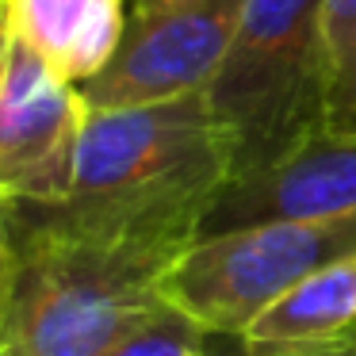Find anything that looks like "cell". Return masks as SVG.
<instances>
[{
  "instance_id": "30bf717a",
  "label": "cell",
  "mask_w": 356,
  "mask_h": 356,
  "mask_svg": "<svg viewBox=\"0 0 356 356\" xmlns=\"http://www.w3.org/2000/svg\"><path fill=\"white\" fill-rule=\"evenodd\" d=\"M322 50L330 96L325 134H356V0H322Z\"/></svg>"
},
{
  "instance_id": "277c9868",
  "label": "cell",
  "mask_w": 356,
  "mask_h": 356,
  "mask_svg": "<svg viewBox=\"0 0 356 356\" xmlns=\"http://www.w3.org/2000/svg\"><path fill=\"white\" fill-rule=\"evenodd\" d=\"M353 253L356 215L276 218L200 234L165 276V299L215 337H245L272 302Z\"/></svg>"
},
{
  "instance_id": "8992f818",
  "label": "cell",
  "mask_w": 356,
  "mask_h": 356,
  "mask_svg": "<svg viewBox=\"0 0 356 356\" xmlns=\"http://www.w3.org/2000/svg\"><path fill=\"white\" fill-rule=\"evenodd\" d=\"M88 104L31 47L4 35L0 62V203L54 207L70 195Z\"/></svg>"
},
{
  "instance_id": "5b68a950",
  "label": "cell",
  "mask_w": 356,
  "mask_h": 356,
  "mask_svg": "<svg viewBox=\"0 0 356 356\" xmlns=\"http://www.w3.org/2000/svg\"><path fill=\"white\" fill-rule=\"evenodd\" d=\"M249 0H177L165 8L127 16V31L108 70L81 96L92 111L165 104L207 92L222 70Z\"/></svg>"
},
{
  "instance_id": "9c48e42d",
  "label": "cell",
  "mask_w": 356,
  "mask_h": 356,
  "mask_svg": "<svg viewBox=\"0 0 356 356\" xmlns=\"http://www.w3.org/2000/svg\"><path fill=\"white\" fill-rule=\"evenodd\" d=\"M356 333V253L325 264L307 276L295 291L272 302L245 330L241 341H276V345H310L341 341Z\"/></svg>"
},
{
  "instance_id": "8fae6325",
  "label": "cell",
  "mask_w": 356,
  "mask_h": 356,
  "mask_svg": "<svg viewBox=\"0 0 356 356\" xmlns=\"http://www.w3.org/2000/svg\"><path fill=\"white\" fill-rule=\"evenodd\" d=\"M104 356H222L215 348V333L203 330L169 299L138 322L127 337H119Z\"/></svg>"
},
{
  "instance_id": "6da1fadb",
  "label": "cell",
  "mask_w": 356,
  "mask_h": 356,
  "mask_svg": "<svg viewBox=\"0 0 356 356\" xmlns=\"http://www.w3.org/2000/svg\"><path fill=\"white\" fill-rule=\"evenodd\" d=\"M230 184L234 142L207 92H192L142 108H88L73 188L42 211L73 230L188 249Z\"/></svg>"
},
{
  "instance_id": "7a4b0ae2",
  "label": "cell",
  "mask_w": 356,
  "mask_h": 356,
  "mask_svg": "<svg viewBox=\"0 0 356 356\" xmlns=\"http://www.w3.org/2000/svg\"><path fill=\"white\" fill-rule=\"evenodd\" d=\"M180 253L0 203V356H104L165 302Z\"/></svg>"
},
{
  "instance_id": "7c38bea8",
  "label": "cell",
  "mask_w": 356,
  "mask_h": 356,
  "mask_svg": "<svg viewBox=\"0 0 356 356\" xmlns=\"http://www.w3.org/2000/svg\"><path fill=\"white\" fill-rule=\"evenodd\" d=\"M222 356H356V337L341 341H310V345H276V341H241Z\"/></svg>"
},
{
  "instance_id": "ba28073f",
  "label": "cell",
  "mask_w": 356,
  "mask_h": 356,
  "mask_svg": "<svg viewBox=\"0 0 356 356\" xmlns=\"http://www.w3.org/2000/svg\"><path fill=\"white\" fill-rule=\"evenodd\" d=\"M123 31L127 0H4V35L77 88L108 70Z\"/></svg>"
},
{
  "instance_id": "4fadbf2b",
  "label": "cell",
  "mask_w": 356,
  "mask_h": 356,
  "mask_svg": "<svg viewBox=\"0 0 356 356\" xmlns=\"http://www.w3.org/2000/svg\"><path fill=\"white\" fill-rule=\"evenodd\" d=\"M165 4H177V0H127V16H142V12L165 8Z\"/></svg>"
},
{
  "instance_id": "52a82bcc",
  "label": "cell",
  "mask_w": 356,
  "mask_h": 356,
  "mask_svg": "<svg viewBox=\"0 0 356 356\" xmlns=\"http://www.w3.org/2000/svg\"><path fill=\"white\" fill-rule=\"evenodd\" d=\"M330 215H356V134H322L276 169L230 184L203 234Z\"/></svg>"
},
{
  "instance_id": "5bb4252c",
  "label": "cell",
  "mask_w": 356,
  "mask_h": 356,
  "mask_svg": "<svg viewBox=\"0 0 356 356\" xmlns=\"http://www.w3.org/2000/svg\"><path fill=\"white\" fill-rule=\"evenodd\" d=\"M353 337H356V333H353Z\"/></svg>"
},
{
  "instance_id": "3957f363",
  "label": "cell",
  "mask_w": 356,
  "mask_h": 356,
  "mask_svg": "<svg viewBox=\"0 0 356 356\" xmlns=\"http://www.w3.org/2000/svg\"><path fill=\"white\" fill-rule=\"evenodd\" d=\"M207 100L234 142V184L322 138L330 127L322 0H249Z\"/></svg>"
}]
</instances>
